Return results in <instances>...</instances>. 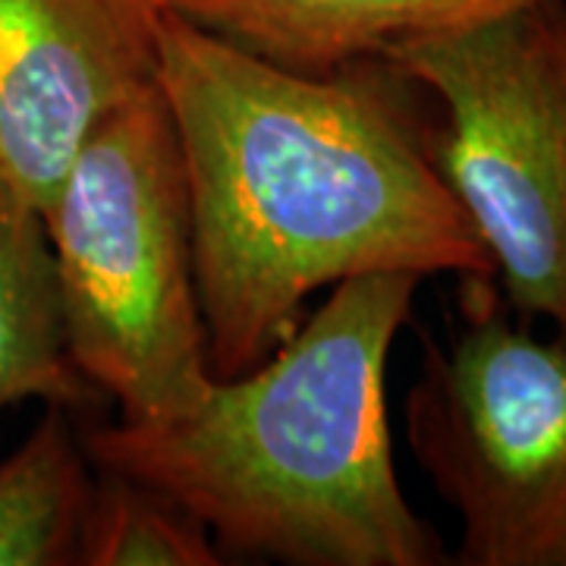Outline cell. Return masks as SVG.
<instances>
[{
    "instance_id": "obj_1",
    "label": "cell",
    "mask_w": 566,
    "mask_h": 566,
    "mask_svg": "<svg viewBox=\"0 0 566 566\" xmlns=\"http://www.w3.org/2000/svg\"><path fill=\"white\" fill-rule=\"evenodd\" d=\"M155 82L180 142L214 378L262 365L324 286L494 277L431 155V98L394 61L293 73L158 7Z\"/></svg>"
},
{
    "instance_id": "obj_2",
    "label": "cell",
    "mask_w": 566,
    "mask_h": 566,
    "mask_svg": "<svg viewBox=\"0 0 566 566\" xmlns=\"http://www.w3.org/2000/svg\"><path fill=\"white\" fill-rule=\"evenodd\" d=\"M422 277L363 274L240 378L174 419L82 424L95 469L164 491L214 545L290 566L444 564L406 501L387 422V359Z\"/></svg>"
},
{
    "instance_id": "obj_3",
    "label": "cell",
    "mask_w": 566,
    "mask_h": 566,
    "mask_svg": "<svg viewBox=\"0 0 566 566\" xmlns=\"http://www.w3.org/2000/svg\"><path fill=\"white\" fill-rule=\"evenodd\" d=\"M66 359L120 419H174L214 381L180 142L158 82L114 104L41 208Z\"/></svg>"
},
{
    "instance_id": "obj_4",
    "label": "cell",
    "mask_w": 566,
    "mask_h": 566,
    "mask_svg": "<svg viewBox=\"0 0 566 566\" xmlns=\"http://www.w3.org/2000/svg\"><path fill=\"white\" fill-rule=\"evenodd\" d=\"M434 107L431 155L506 305L566 337V0L397 48Z\"/></svg>"
},
{
    "instance_id": "obj_5",
    "label": "cell",
    "mask_w": 566,
    "mask_h": 566,
    "mask_svg": "<svg viewBox=\"0 0 566 566\" xmlns=\"http://www.w3.org/2000/svg\"><path fill=\"white\" fill-rule=\"evenodd\" d=\"M460 303L444 340L424 337L409 447L460 520V564L566 566V337L510 322L494 277Z\"/></svg>"
},
{
    "instance_id": "obj_6",
    "label": "cell",
    "mask_w": 566,
    "mask_h": 566,
    "mask_svg": "<svg viewBox=\"0 0 566 566\" xmlns=\"http://www.w3.org/2000/svg\"><path fill=\"white\" fill-rule=\"evenodd\" d=\"M155 0H0V174L51 202L88 129L155 82Z\"/></svg>"
},
{
    "instance_id": "obj_7",
    "label": "cell",
    "mask_w": 566,
    "mask_h": 566,
    "mask_svg": "<svg viewBox=\"0 0 566 566\" xmlns=\"http://www.w3.org/2000/svg\"><path fill=\"white\" fill-rule=\"evenodd\" d=\"M161 10L293 73L387 61L409 41L501 17L532 0H155Z\"/></svg>"
},
{
    "instance_id": "obj_8",
    "label": "cell",
    "mask_w": 566,
    "mask_h": 566,
    "mask_svg": "<svg viewBox=\"0 0 566 566\" xmlns=\"http://www.w3.org/2000/svg\"><path fill=\"white\" fill-rule=\"evenodd\" d=\"M22 403L82 412L102 394L66 359L41 214L0 174V412Z\"/></svg>"
},
{
    "instance_id": "obj_9",
    "label": "cell",
    "mask_w": 566,
    "mask_h": 566,
    "mask_svg": "<svg viewBox=\"0 0 566 566\" xmlns=\"http://www.w3.org/2000/svg\"><path fill=\"white\" fill-rule=\"evenodd\" d=\"M70 416L44 406L25 441L0 460V566L76 564L95 465Z\"/></svg>"
},
{
    "instance_id": "obj_10",
    "label": "cell",
    "mask_w": 566,
    "mask_h": 566,
    "mask_svg": "<svg viewBox=\"0 0 566 566\" xmlns=\"http://www.w3.org/2000/svg\"><path fill=\"white\" fill-rule=\"evenodd\" d=\"M85 566H218L221 547L196 513L129 475L95 469L82 513Z\"/></svg>"
}]
</instances>
